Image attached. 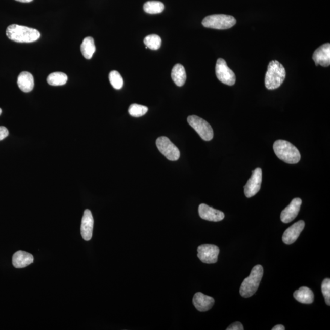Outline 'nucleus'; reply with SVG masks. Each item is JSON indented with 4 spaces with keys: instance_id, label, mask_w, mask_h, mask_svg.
Here are the masks:
<instances>
[{
    "instance_id": "16",
    "label": "nucleus",
    "mask_w": 330,
    "mask_h": 330,
    "mask_svg": "<svg viewBox=\"0 0 330 330\" xmlns=\"http://www.w3.org/2000/svg\"><path fill=\"white\" fill-rule=\"evenodd\" d=\"M193 303L197 310L205 312L212 308L215 300L213 297L206 296L201 293H197L193 297Z\"/></svg>"
},
{
    "instance_id": "9",
    "label": "nucleus",
    "mask_w": 330,
    "mask_h": 330,
    "mask_svg": "<svg viewBox=\"0 0 330 330\" xmlns=\"http://www.w3.org/2000/svg\"><path fill=\"white\" fill-rule=\"evenodd\" d=\"M219 253V247L213 244H205L197 247V257L205 264L216 263Z\"/></svg>"
},
{
    "instance_id": "12",
    "label": "nucleus",
    "mask_w": 330,
    "mask_h": 330,
    "mask_svg": "<svg viewBox=\"0 0 330 330\" xmlns=\"http://www.w3.org/2000/svg\"><path fill=\"white\" fill-rule=\"evenodd\" d=\"M305 222L303 220H300L285 230L282 235L283 242L286 244L294 243L300 236L305 228Z\"/></svg>"
},
{
    "instance_id": "11",
    "label": "nucleus",
    "mask_w": 330,
    "mask_h": 330,
    "mask_svg": "<svg viewBox=\"0 0 330 330\" xmlns=\"http://www.w3.org/2000/svg\"><path fill=\"white\" fill-rule=\"evenodd\" d=\"M302 201L300 198H295L291 201L290 204L282 211L281 220L284 223H288L294 220L299 214Z\"/></svg>"
},
{
    "instance_id": "18",
    "label": "nucleus",
    "mask_w": 330,
    "mask_h": 330,
    "mask_svg": "<svg viewBox=\"0 0 330 330\" xmlns=\"http://www.w3.org/2000/svg\"><path fill=\"white\" fill-rule=\"evenodd\" d=\"M17 85L23 92H31L34 87L33 76L28 72L20 73L17 78Z\"/></svg>"
},
{
    "instance_id": "13",
    "label": "nucleus",
    "mask_w": 330,
    "mask_h": 330,
    "mask_svg": "<svg viewBox=\"0 0 330 330\" xmlns=\"http://www.w3.org/2000/svg\"><path fill=\"white\" fill-rule=\"evenodd\" d=\"M199 214L202 219L210 222H220L225 218L223 212L215 209L205 204L199 206Z\"/></svg>"
},
{
    "instance_id": "28",
    "label": "nucleus",
    "mask_w": 330,
    "mask_h": 330,
    "mask_svg": "<svg viewBox=\"0 0 330 330\" xmlns=\"http://www.w3.org/2000/svg\"><path fill=\"white\" fill-rule=\"evenodd\" d=\"M227 330H243L244 328L242 325V324H241L240 322H235L234 323L231 324V325H230L228 328L226 329Z\"/></svg>"
},
{
    "instance_id": "22",
    "label": "nucleus",
    "mask_w": 330,
    "mask_h": 330,
    "mask_svg": "<svg viewBox=\"0 0 330 330\" xmlns=\"http://www.w3.org/2000/svg\"><path fill=\"white\" fill-rule=\"evenodd\" d=\"M67 76L63 72H54L51 73L47 77V82L52 86H62L66 84Z\"/></svg>"
},
{
    "instance_id": "29",
    "label": "nucleus",
    "mask_w": 330,
    "mask_h": 330,
    "mask_svg": "<svg viewBox=\"0 0 330 330\" xmlns=\"http://www.w3.org/2000/svg\"><path fill=\"white\" fill-rule=\"evenodd\" d=\"M9 135V131L7 128L4 126H0V141L4 140Z\"/></svg>"
},
{
    "instance_id": "31",
    "label": "nucleus",
    "mask_w": 330,
    "mask_h": 330,
    "mask_svg": "<svg viewBox=\"0 0 330 330\" xmlns=\"http://www.w3.org/2000/svg\"><path fill=\"white\" fill-rule=\"evenodd\" d=\"M16 1L21 3H30L33 1V0H16Z\"/></svg>"
},
{
    "instance_id": "19",
    "label": "nucleus",
    "mask_w": 330,
    "mask_h": 330,
    "mask_svg": "<svg viewBox=\"0 0 330 330\" xmlns=\"http://www.w3.org/2000/svg\"><path fill=\"white\" fill-rule=\"evenodd\" d=\"M294 297L297 301L304 304H311L314 302L313 292L307 287H302L295 291Z\"/></svg>"
},
{
    "instance_id": "10",
    "label": "nucleus",
    "mask_w": 330,
    "mask_h": 330,
    "mask_svg": "<svg viewBox=\"0 0 330 330\" xmlns=\"http://www.w3.org/2000/svg\"><path fill=\"white\" fill-rule=\"evenodd\" d=\"M262 172L261 168H257L252 172V175L244 187V194L247 197L256 195L261 189Z\"/></svg>"
},
{
    "instance_id": "30",
    "label": "nucleus",
    "mask_w": 330,
    "mask_h": 330,
    "mask_svg": "<svg viewBox=\"0 0 330 330\" xmlns=\"http://www.w3.org/2000/svg\"><path fill=\"white\" fill-rule=\"evenodd\" d=\"M285 327L282 325H278L274 326L272 330H284Z\"/></svg>"
},
{
    "instance_id": "6",
    "label": "nucleus",
    "mask_w": 330,
    "mask_h": 330,
    "mask_svg": "<svg viewBox=\"0 0 330 330\" xmlns=\"http://www.w3.org/2000/svg\"><path fill=\"white\" fill-rule=\"evenodd\" d=\"M187 121L203 140L208 141L213 138V129L206 120L195 116V115H192V116L188 117Z\"/></svg>"
},
{
    "instance_id": "26",
    "label": "nucleus",
    "mask_w": 330,
    "mask_h": 330,
    "mask_svg": "<svg viewBox=\"0 0 330 330\" xmlns=\"http://www.w3.org/2000/svg\"><path fill=\"white\" fill-rule=\"evenodd\" d=\"M148 111V108L146 106L136 104H132L129 108V113L133 117H141L144 116Z\"/></svg>"
},
{
    "instance_id": "2",
    "label": "nucleus",
    "mask_w": 330,
    "mask_h": 330,
    "mask_svg": "<svg viewBox=\"0 0 330 330\" xmlns=\"http://www.w3.org/2000/svg\"><path fill=\"white\" fill-rule=\"evenodd\" d=\"M273 150L280 160L288 164L299 163L301 158L298 149L287 141H276L273 144Z\"/></svg>"
},
{
    "instance_id": "4",
    "label": "nucleus",
    "mask_w": 330,
    "mask_h": 330,
    "mask_svg": "<svg viewBox=\"0 0 330 330\" xmlns=\"http://www.w3.org/2000/svg\"><path fill=\"white\" fill-rule=\"evenodd\" d=\"M264 270L261 265H257L253 268L249 277L244 279L240 288V294L244 298L252 297L257 291L260 284Z\"/></svg>"
},
{
    "instance_id": "23",
    "label": "nucleus",
    "mask_w": 330,
    "mask_h": 330,
    "mask_svg": "<svg viewBox=\"0 0 330 330\" xmlns=\"http://www.w3.org/2000/svg\"><path fill=\"white\" fill-rule=\"evenodd\" d=\"M144 11L151 14H160L164 10L163 3L158 1H149L144 4Z\"/></svg>"
},
{
    "instance_id": "27",
    "label": "nucleus",
    "mask_w": 330,
    "mask_h": 330,
    "mask_svg": "<svg viewBox=\"0 0 330 330\" xmlns=\"http://www.w3.org/2000/svg\"><path fill=\"white\" fill-rule=\"evenodd\" d=\"M322 292L325 297L326 304L330 305V279L326 278L323 280L322 284Z\"/></svg>"
},
{
    "instance_id": "32",
    "label": "nucleus",
    "mask_w": 330,
    "mask_h": 330,
    "mask_svg": "<svg viewBox=\"0 0 330 330\" xmlns=\"http://www.w3.org/2000/svg\"><path fill=\"white\" fill-rule=\"evenodd\" d=\"M2 113V109L0 108V115H1Z\"/></svg>"
},
{
    "instance_id": "1",
    "label": "nucleus",
    "mask_w": 330,
    "mask_h": 330,
    "mask_svg": "<svg viewBox=\"0 0 330 330\" xmlns=\"http://www.w3.org/2000/svg\"><path fill=\"white\" fill-rule=\"evenodd\" d=\"M7 36L11 40L19 43H33L39 39L40 34L36 29L19 25H11L7 29Z\"/></svg>"
},
{
    "instance_id": "7",
    "label": "nucleus",
    "mask_w": 330,
    "mask_h": 330,
    "mask_svg": "<svg viewBox=\"0 0 330 330\" xmlns=\"http://www.w3.org/2000/svg\"><path fill=\"white\" fill-rule=\"evenodd\" d=\"M157 148L162 154H163L168 160L170 161H177L180 157L179 150L169 138L161 137L157 138L156 141Z\"/></svg>"
},
{
    "instance_id": "15",
    "label": "nucleus",
    "mask_w": 330,
    "mask_h": 330,
    "mask_svg": "<svg viewBox=\"0 0 330 330\" xmlns=\"http://www.w3.org/2000/svg\"><path fill=\"white\" fill-rule=\"evenodd\" d=\"M312 59L316 66L320 65L323 67H328L330 65V44H323L314 52Z\"/></svg>"
},
{
    "instance_id": "20",
    "label": "nucleus",
    "mask_w": 330,
    "mask_h": 330,
    "mask_svg": "<svg viewBox=\"0 0 330 330\" xmlns=\"http://www.w3.org/2000/svg\"><path fill=\"white\" fill-rule=\"evenodd\" d=\"M172 78L178 87H182L185 84L187 74L184 67L182 64H177L173 67Z\"/></svg>"
},
{
    "instance_id": "21",
    "label": "nucleus",
    "mask_w": 330,
    "mask_h": 330,
    "mask_svg": "<svg viewBox=\"0 0 330 330\" xmlns=\"http://www.w3.org/2000/svg\"><path fill=\"white\" fill-rule=\"evenodd\" d=\"M81 52L84 57L90 60L96 52V46L93 37H85L80 47Z\"/></svg>"
},
{
    "instance_id": "3",
    "label": "nucleus",
    "mask_w": 330,
    "mask_h": 330,
    "mask_svg": "<svg viewBox=\"0 0 330 330\" xmlns=\"http://www.w3.org/2000/svg\"><path fill=\"white\" fill-rule=\"evenodd\" d=\"M285 70L278 61H272L268 66L265 78V85L268 90L277 89L283 84L285 78Z\"/></svg>"
},
{
    "instance_id": "14",
    "label": "nucleus",
    "mask_w": 330,
    "mask_h": 330,
    "mask_svg": "<svg viewBox=\"0 0 330 330\" xmlns=\"http://www.w3.org/2000/svg\"><path fill=\"white\" fill-rule=\"evenodd\" d=\"M94 219L92 213L88 209L85 211L82 218L81 234L85 241H89L93 237Z\"/></svg>"
},
{
    "instance_id": "17",
    "label": "nucleus",
    "mask_w": 330,
    "mask_h": 330,
    "mask_svg": "<svg viewBox=\"0 0 330 330\" xmlns=\"http://www.w3.org/2000/svg\"><path fill=\"white\" fill-rule=\"evenodd\" d=\"M33 262V256L30 253L21 250L15 253L13 256V264L17 269L27 267Z\"/></svg>"
},
{
    "instance_id": "8",
    "label": "nucleus",
    "mask_w": 330,
    "mask_h": 330,
    "mask_svg": "<svg viewBox=\"0 0 330 330\" xmlns=\"http://www.w3.org/2000/svg\"><path fill=\"white\" fill-rule=\"evenodd\" d=\"M217 77L223 84L232 86L235 84V75L222 58L218 59L216 66Z\"/></svg>"
},
{
    "instance_id": "5",
    "label": "nucleus",
    "mask_w": 330,
    "mask_h": 330,
    "mask_svg": "<svg viewBox=\"0 0 330 330\" xmlns=\"http://www.w3.org/2000/svg\"><path fill=\"white\" fill-rule=\"evenodd\" d=\"M202 24L205 28L226 29L236 24V20L234 17L228 15L215 14L205 17Z\"/></svg>"
},
{
    "instance_id": "25",
    "label": "nucleus",
    "mask_w": 330,
    "mask_h": 330,
    "mask_svg": "<svg viewBox=\"0 0 330 330\" xmlns=\"http://www.w3.org/2000/svg\"><path fill=\"white\" fill-rule=\"evenodd\" d=\"M110 84L116 90H120L123 87V80L122 76L116 70H113L109 74Z\"/></svg>"
},
{
    "instance_id": "24",
    "label": "nucleus",
    "mask_w": 330,
    "mask_h": 330,
    "mask_svg": "<svg viewBox=\"0 0 330 330\" xmlns=\"http://www.w3.org/2000/svg\"><path fill=\"white\" fill-rule=\"evenodd\" d=\"M144 43L147 48L152 50V51H157L160 48L161 39L158 35L151 34L145 37Z\"/></svg>"
}]
</instances>
